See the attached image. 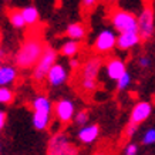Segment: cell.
<instances>
[{
	"label": "cell",
	"instance_id": "d6a6232c",
	"mask_svg": "<svg viewBox=\"0 0 155 155\" xmlns=\"http://www.w3.org/2000/svg\"><path fill=\"white\" fill-rule=\"evenodd\" d=\"M0 150H2V147H0Z\"/></svg>",
	"mask_w": 155,
	"mask_h": 155
},
{
	"label": "cell",
	"instance_id": "83f0119b",
	"mask_svg": "<svg viewBox=\"0 0 155 155\" xmlns=\"http://www.w3.org/2000/svg\"><path fill=\"white\" fill-rule=\"evenodd\" d=\"M150 64H151V61L147 56H141L138 58V66L141 67V68H147V67H150Z\"/></svg>",
	"mask_w": 155,
	"mask_h": 155
},
{
	"label": "cell",
	"instance_id": "9a60e30c",
	"mask_svg": "<svg viewBox=\"0 0 155 155\" xmlns=\"http://www.w3.org/2000/svg\"><path fill=\"white\" fill-rule=\"evenodd\" d=\"M17 80V68L10 64H0V85H12Z\"/></svg>",
	"mask_w": 155,
	"mask_h": 155
},
{
	"label": "cell",
	"instance_id": "277c9868",
	"mask_svg": "<svg viewBox=\"0 0 155 155\" xmlns=\"http://www.w3.org/2000/svg\"><path fill=\"white\" fill-rule=\"evenodd\" d=\"M57 60V51L54 50L53 47H44V51H43L41 57L38 58V61L34 64L33 67V74H31V77H33L34 81H37V83H40V81H43L46 77H47V73L48 70L51 68V66L56 63Z\"/></svg>",
	"mask_w": 155,
	"mask_h": 155
},
{
	"label": "cell",
	"instance_id": "6da1fadb",
	"mask_svg": "<svg viewBox=\"0 0 155 155\" xmlns=\"http://www.w3.org/2000/svg\"><path fill=\"white\" fill-rule=\"evenodd\" d=\"M44 51V43L37 36H28L14 56L16 66L21 70L33 68Z\"/></svg>",
	"mask_w": 155,
	"mask_h": 155
},
{
	"label": "cell",
	"instance_id": "484cf974",
	"mask_svg": "<svg viewBox=\"0 0 155 155\" xmlns=\"http://www.w3.org/2000/svg\"><path fill=\"white\" fill-rule=\"evenodd\" d=\"M97 3H98V0H81V6L84 10H91Z\"/></svg>",
	"mask_w": 155,
	"mask_h": 155
},
{
	"label": "cell",
	"instance_id": "7a4b0ae2",
	"mask_svg": "<svg viewBox=\"0 0 155 155\" xmlns=\"http://www.w3.org/2000/svg\"><path fill=\"white\" fill-rule=\"evenodd\" d=\"M33 108V127L38 131H43L48 127L51 121V113H53V104L46 95H38L31 103Z\"/></svg>",
	"mask_w": 155,
	"mask_h": 155
},
{
	"label": "cell",
	"instance_id": "9c48e42d",
	"mask_svg": "<svg viewBox=\"0 0 155 155\" xmlns=\"http://www.w3.org/2000/svg\"><path fill=\"white\" fill-rule=\"evenodd\" d=\"M67 78H68V71H67V68L63 66V64L57 63V61L51 66V68L48 70L47 77H46L47 83L51 85V87H60V85H63L66 83Z\"/></svg>",
	"mask_w": 155,
	"mask_h": 155
},
{
	"label": "cell",
	"instance_id": "44dd1931",
	"mask_svg": "<svg viewBox=\"0 0 155 155\" xmlns=\"http://www.w3.org/2000/svg\"><path fill=\"white\" fill-rule=\"evenodd\" d=\"M115 83H117V90L124 91V90H127L128 87H130V84H131V75L125 71V73H124V74H122L121 77L115 81Z\"/></svg>",
	"mask_w": 155,
	"mask_h": 155
},
{
	"label": "cell",
	"instance_id": "ba28073f",
	"mask_svg": "<svg viewBox=\"0 0 155 155\" xmlns=\"http://www.w3.org/2000/svg\"><path fill=\"white\" fill-rule=\"evenodd\" d=\"M54 115H56L57 120L60 122H63V124L70 122L71 120H74V115H75L74 103H73L71 100H67V98L58 100L56 103V105H54Z\"/></svg>",
	"mask_w": 155,
	"mask_h": 155
},
{
	"label": "cell",
	"instance_id": "7c38bea8",
	"mask_svg": "<svg viewBox=\"0 0 155 155\" xmlns=\"http://www.w3.org/2000/svg\"><path fill=\"white\" fill-rule=\"evenodd\" d=\"M125 71H127L125 63L118 57L108 58V61L105 63V74L111 81H117Z\"/></svg>",
	"mask_w": 155,
	"mask_h": 155
},
{
	"label": "cell",
	"instance_id": "4fadbf2b",
	"mask_svg": "<svg viewBox=\"0 0 155 155\" xmlns=\"http://www.w3.org/2000/svg\"><path fill=\"white\" fill-rule=\"evenodd\" d=\"M101 67H103L101 58H98V57H93V58H90V60L84 64L83 70H81V75H83V78H94V80H97L100 71H101Z\"/></svg>",
	"mask_w": 155,
	"mask_h": 155
},
{
	"label": "cell",
	"instance_id": "ac0fdd59",
	"mask_svg": "<svg viewBox=\"0 0 155 155\" xmlns=\"http://www.w3.org/2000/svg\"><path fill=\"white\" fill-rule=\"evenodd\" d=\"M23 19L26 21V26H34L38 23V10L34 6H27L21 9Z\"/></svg>",
	"mask_w": 155,
	"mask_h": 155
},
{
	"label": "cell",
	"instance_id": "2e32d148",
	"mask_svg": "<svg viewBox=\"0 0 155 155\" xmlns=\"http://www.w3.org/2000/svg\"><path fill=\"white\" fill-rule=\"evenodd\" d=\"M66 36L71 40H83L87 36V26L81 21H75L67 26L66 28Z\"/></svg>",
	"mask_w": 155,
	"mask_h": 155
},
{
	"label": "cell",
	"instance_id": "5b68a950",
	"mask_svg": "<svg viewBox=\"0 0 155 155\" xmlns=\"http://www.w3.org/2000/svg\"><path fill=\"white\" fill-rule=\"evenodd\" d=\"M138 20V33L141 36V40H148L154 34V10L151 5L142 6L140 14L137 16Z\"/></svg>",
	"mask_w": 155,
	"mask_h": 155
},
{
	"label": "cell",
	"instance_id": "7402d4cb",
	"mask_svg": "<svg viewBox=\"0 0 155 155\" xmlns=\"http://www.w3.org/2000/svg\"><path fill=\"white\" fill-rule=\"evenodd\" d=\"M88 111L87 110H83V111H78V113L74 115V122L77 124V125H80V127H83V125H85L87 122H88Z\"/></svg>",
	"mask_w": 155,
	"mask_h": 155
},
{
	"label": "cell",
	"instance_id": "8992f818",
	"mask_svg": "<svg viewBox=\"0 0 155 155\" xmlns=\"http://www.w3.org/2000/svg\"><path fill=\"white\" fill-rule=\"evenodd\" d=\"M117 36L115 30H110V28H104L98 33L95 37V41L93 44V50L97 54H107V53L113 51L117 47Z\"/></svg>",
	"mask_w": 155,
	"mask_h": 155
},
{
	"label": "cell",
	"instance_id": "d4e9b609",
	"mask_svg": "<svg viewBox=\"0 0 155 155\" xmlns=\"http://www.w3.org/2000/svg\"><path fill=\"white\" fill-rule=\"evenodd\" d=\"M137 130H138V124H135V122H128L127 128H125V131H124V134H125V138H128V140H131L132 137L135 135Z\"/></svg>",
	"mask_w": 155,
	"mask_h": 155
},
{
	"label": "cell",
	"instance_id": "603a6c76",
	"mask_svg": "<svg viewBox=\"0 0 155 155\" xmlns=\"http://www.w3.org/2000/svg\"><path fill=\"white\" fill-rule=\"evenodd\" d=\"M142 144L144 145H154L155 144V128H150L142 135Z\"/></svg>",
	"mask_w": 155,
	"mask_h": 155
},
{
	"label": "cell",
	"instance_id": "ffe728a7",
	"mask_svg": "<svg viewBox=\"0 0 155 155\" xmlns=\"http://www.w3.org/2000/svg\"><path fill=\"white\" fill-rule=\"evenodd\" d=\"M14 97L16 94L9 85H0V104H12Z\"/></svg>",
	"mask_w": 155,
	"mask_h": 155
},
{
	"label": "cell",
	"instance_id": "8fae6325",
	"mask_svg": "<svg viewBox=\"0 0 155 155\" xmlns=\"http://www.w3.org/2000/svg\"><path fill=\"white\" fill-rule=\"evenodd\" d=\"M151 113H152V105L150 101H140L134 105L131 110V115H130V121L135 122V124H142L150 118Z\"/></svg>",
	"mask_w": 155,
	"mask_h": 155
},
{
	"label": "cell",
	"instance_id": "30bf717a",
	"mask_svg": "<svg viewBox=\"0 0 155 155\" xmlns=\"http://www.w3.org/2000/svg\"><path fill=\"white\" fill-rule=\"evenodd\" d=\"M141 41V36L138 33V30H132V31H122L118 33L117 36V48L121 51H128L132 47L138 46Z\"/></svg>",
	"mask_w": 155,
	"mask_h": 155
},
{
	"label": "cell",
	"instance_id": "4316f807",
	"mask_svg": "<svg viewBox=\"0 0 155 155\" xmlns=\"http://www.w3.org/2000/svg\"><path fill=\"white\" fill-rule=\"evenodd\" d=\"M124 152H125V155H135L137 152H138V145H137V144H128V145L125 147Z\"/></svg>",
	"mask_w": 155,
	"mask_h": 155
},
{
	"label": "cell",
	"instance_id": "4dcf8cb0",
	"mask_svg": "<svg viewBox=\"0 0 155 155\" xmlns=\"http://www.w3.org/2000/svg\"><path fill=\"white\" fill-rule=\"evenodd\" d=\"M2 61H3V54H2V50H0V64H2Z\"/></svg>",
	"mask_w": 155,
	"mask_h": 155
},
{
	"label": "cell",
	"instance_id": "f546056e",
	"mask_svg": "<svg viewBox=\"0 0 155 155\" xmlns=\"http://www.w3.org/2000/svg\"><path fill=\"white\" fill-rule=\"evenodd\" d=\"M70 67H71V70H77V68L80 67V63H78V60H75V58L70 60Z\"/></svg>",
	"mask_w": 155,
	"mask_h": 155
},
{
	"label": "cell",
	"instance_id": "5bb4252c",
	"mask_svg": "<svg viewBox=\"0 0 155 155\" xmlns=\"http://www.w3.org/2000/svg\"><path fill=\"white\" fill-rule=\"evenodd\" d=\"M100 135V128L97 124H90V125H83L77 137H78V140L80 142L83 144H91V142H94Z\"/></svg>",
	"mask_w": 155,
	"mask_h": 155
},
{
	"label": "cell",
	"instance_id": "e0dca14e",
	"mask_svg": "<svg viewBox=\"0 0 155 155\" xmlns=\"http://www.w3.org/2000/svg\"><path fill=\"white\" fill-rule=\"evenodd\" d=\"M7 19H9L10 24L14 28H23L26 26V21L23 19V14H21V9H12L7 12Z\"/></svg>",
	"mask_w": 155,
	"mask_h": 155
},
{
	"label": "cell",
	"instance_id": "52a82bcc",
	"mask_svg": "<svg viewBox=\"0 0 155 155\" xmlns=\"http://www.w3.org/2000/svg\"><path fill=\"white\" fill-rule=\"evenodd\" d=\"M48 154L51 155H73L77 154L75 147L68 141L64 134H56L48 142Z\"/></svg>",
	"mask_w": 155,
	"mask_h": 155
},
{
	"label": "cell",
	"instance_id": "f1b7e54d",
	"mask_svg": "<svg viewBox=\"0 0 155 155\" xmlns=\"http://www.w3.org/2000/svg\"><path fill=\"white\" fill-rule=\"evenodd\" d=\"M6 121H7V114L5 111H0V130L6 125Z\"/></svg>",
	"mask_w": 155,
	"mask_h": 155
},
{
	"label": "cell",
	"instance_id": "d6986e66",
	"mask_svg": "<svg viewBox=\"0 0 155 155\" xmlns=\"http://www.w3.org/2000/svg\"><path fill=\"white\" fill-rule=\"evenodd\" d=\"M80 47L81 46H80V41H78V40H71L70 38L68 41H66L61 46L60 51L64 57H71V58H73L77 53L80 51Z\"/></svg>",
	"mask_w": 155,
	"mask_h": 155
},
{
	"label": "cell",
	"instance_id": "cb8c5ba5",
	"mask_svg": "<svg viewBox=\"0 0 155 155\" xmlns=\"http://www.w3.org/2000/svg\"><path fill=\"white\" fill-rule=\"evenodd\" d=\"M97 80H94V78H83L81 80V88L84 90V91H87V93H90V91H94L95 88H97Z\"/></svg>",
	"mask_w": 155,
	"mask_h": 155
},
{
	"label": "cell",
	"instance_id": "1f68e13d",
	"mask_svg": "<svg viewBox=\"0 0 155 155\" xmlns=\"http://www.w3.org/2000/svg\"><path fill=\"white\" fill-rule=\"evenodd\" d=\"M5 2H10V0H5Z\"/></svg>",
	"mask_w": 155,
	"mask_h": 155
},
{
	"label": "cell",
	"instance_id": "3957f363",
	"mask_svg": "<svg viewBox=\"0 0 155 155\" xmlns=\"http://www.w3.org/2000/svg\"><path fill=\"white\" fill-rule=\"evenodd\" d=\"M111 24H113L114 30L117 33L122 31H132V30H138V20L137 16L132 12L124 9H115L111 13Z\"/></svg>",
	"mask_w": 155,
	"mask_h": 155
}]
</instances>
